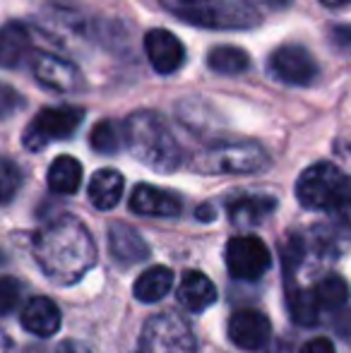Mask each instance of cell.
<instances>
[{
  "mask_svg": "<svg viewBox=\"0 0 351 353\" xmlns=\"http://www.w3.org/2000/svg\"><path fill=\"white\" fill-rule=\"evenodd\" d=\"M130 210L140 216H178L181 197L154 185H137L130 195Z\"/></svg>",
  "mask_w": 351,
  "mask_h": 353,
  "instance_id": "cell-13",
  "label": "cell"
},
{
  "mask_svg": "<svg viewBox=\"0 0 351 353\" xmlns=\"http://www.w3.org/2000/svg\"><path fill=\"white\" fill-rule=\"evenodd\" d=\"M123 185H126V181L116 168H101L94 173L92 183H89V202L97 210H113L123 197Z\"/></svg>",
  "mask_w": 351,
  "mask_h": 353,
  "instance_id": "cell-18",
  "label": "cell"
},
{
  "mask_svg": "<svg viewBox=\"0 0 351 353\" xmlns=\"http://www.w3.org/2000/svg\"><path fill=\"white\" fill-rule=\"evenodd\" d=\"M34 74L43 87L53 89V92H72L80 84V72L70 61H63L51 53H41L34 61Z\"/></svg>",
  "mask_w": 351,
  "mask_h": 353,
  "instance_id": "cell-14",
  "label": "cell"
},
{
  "mask_svg": "<svg viewBox=\"0 0 351 353\" xmlns=\"http://www.w3.org/2000/svg\"><path fill=\"white\" fill-rule=\"evenodd\" d=\"M126 147L152 171L171 173L181 166L183 152L166 121L154 111H137L123 123Z\"/></svg>",
  "mask_w": 351,
  "mask_h": 353,
  "instance_id": "cell-2",
  "label": "cell"
},
{
  "mask_svg": "<svg viewBox=\"0 0 351 353\" xmlns=\"http://www.w3.org/2000/svg\"><path fill=\"white\" fill-rule=\"evenodd\" d=\"M229 339L243 351H260L272 336V325L265 312L253 307H241L229 317Z\"/></svg>",
  "mask_w": 351,
  "mask_h": 353,
  "instance_id": "cell-10",
  "label": "cell"
},
{
  "mask_svg": "<svg viewBox=\"0 0 351 353\" xmlns=\"http://www.w3.org/2000/svg\"><path fill=\"white\" fill-rule=\"evenodd\" d=\"M178 301L190 312H202L217 301V288L210 281V276L197 270L183 272L181 283H178Z\"/></svg>",
  "mask_w": 351,
  "mask_h": 353,
  "instance_id": "cell-16",
  "label": "cell"
},
{
  "mask_svg": "<svg viewBox=\"0 0 351 353\" xmlns=\"http://www.w3.org/2000/svg\"><path fill=\"white\" fill-rule=\"evenodd\" d=\"M56 353H89V349L82 344H77V341H63V344L56 349Z\"/></svg>",
  "mask_w": 351,
  "mask_h": 353,
  "instance_id": "cell-31",
  "label": "cell"
},
{
  "mask_svg": "<svg viewBox=\"0 0 351 353\" xmlns=\"http://www.w3.org/2000/svg\"><path fill=\"white\" fill-rule=\"evenodd\" d=\"M328 8H344V5H351V0H320Z\"/></svg>",
  "mask_w": 351,
  "mask_h": 353,
  "instance_id": "cell-32",
  "label": "cell"
},
{
  "mask_svg": "<svg viewBox=\"0 0 351 353\" xmlns=\"http://www.w3.org/2000/svg\"><path fill=\"white\" fill-rule=\"evenodd\" d=\"M108 250H111L113 260L126 267L150 257V248H147L145 238L132 226L121 223V221L111 223V228H108Z\"/></svg>",
  "mask_w": 351,
  "mask_h": 353,
  "instance_id": "cell-12",
  "label": "cell"
},
{
  "mask_svg": "<svg viewBox=\"0 0 351 353\" xmlns=\"http://www.w3.org/2000/svg\"><path fill=\"white\" fill-rule=\"evenodd\" d=\"M32 53V37L29 29L19 22H10L0 29V65L17 68L19 63L27 61Z\"/></svg>",
  "mask_w": 351,
  "mask_h": 353,
  "instance_id": "cell-17",
  "label": "cell"
},
{
  "mask_svg": "<svg viewBox=\"0 0 351 353\" xmlns=\"http://www.w3.org/2000/svg\"><path fill=\"white\" fill-rule=\"evenodd\" d=\"M313 293H315V298H318V303H320V310H330V312L344 307V305H347V301H349L347 281H344L342 276H337V274L325 276V279L313 288Z\"/></svg>",
  "mask_w": 351,
  "mask_h": 353,
  "instance_id": "cell-23",
  "label": "cell"
},
{
  "mask_svg": "<svg viewBox=\"0 0 351 353\" xmlns=\"http://www.w3.org/2000/svg\"><path fill=\"white\" fill-rule=\"evenodd\" d=\"M0 197H3V185H0Z\"/></svg>",
  "mask_w": 351,
  "mask_h": 353,
  "instance_id": "cell-33",
  "label": "cell"
},
{
  "mask_svg": "<svg viewBox=\"0 0 351 353\" xmlns=\"http://www.w3.org/2000/svg\"><path fill=\"white\" fill-rule=\"evenodd\" d=\"M301 257H303V241H301L299 236L289 238V241L281 245V262H284L286 274H289V272H294L296 267H299Z\"/></svg>",
  "mask_w": 351,
  "mask_h": 353,
  "instance_id": "cell-28",
  "label": "cell"
},
{
  "mask_svg": "<svg viewBox=\"0 0 351 353\" xmlns=\"http://www.w3.org/2000/svg\"><path fill=\"white\" fill-rule=\"evenodd\" d=\"M270 166V154L258 142H224L200 152L192 168L205 176H239L260 173Z\"/></svg>",
  "mask_w": 351,
  "mask_h": 353,
  "instance_id": "cell-4",
  "label": "cell"
},
{
  "mask_svg": "<svg viewBox=\"0 0 351 353\" xmlns=\"http://www.w3.org/2000/svg\"><path fill=\"white\" fill-rule=\"evenodd\" d=\"M301 353H334V346L330 339H325V336H318V339H310L303 344V349Z\"/></svg>",
  "mask_w": 351,
  "mask_h": 353,
  "instance_id": "cell-30",
  "label": "cell"
},
{
  "mask_svg": "<svg viewBox=\"0 0 351 353\" xmlns=\"http://www.w3.org/2000/svg\"><path fill=\"white\" fill-rule=\"evenodd\" d=\"M85 111L72 106H61V108H43L32 118V123L27 125L22 135V142L29 152H41L43 147H48L51 142L68 140L75 135V130L80 128Z\"/></svg>",
  "mask_w": 351,
  "mask_h": 353,
  "instance_id": "cell-5",
  "label": "cell"
},
{
  "mask_svg": "<svg viewBox=\"0 0 351 353\" xmlns=\"http://www.w3.org/2000/svg\"><path fill=\"white\" fill-rule=\"evenodd\" d=\"M140 353H195L190 327L171 312L147 320L140 339Z\"/></svg>",
  "mask_w": 351,
  "mask_h": 353,
  "instance_id": "cell-7",
  "label": "cell"
},
{
  "mask_svg": "<svg viewBox=\"0 0 351 353\" xmlns=\"http://www.w3.org/2000/svg\"><path fill=\"white\" fill-rule=\"evenodd\" d=\"M82 185V163L75 157H58L48 168V188L56 195H72Z\"/></svg>",
  "mask_w": 351,
  "mask_h": 353,
  "instance_id": "cell-20",
  "label": "cell"
},
{
  "mask_svg": "<svg viewBox=\"0 0 351 353\" xmlns=\"http://www.w3.org/2000/svg\"><path fill=\"white\" fill-rule=\"evenodd\" d=\"M145 53L150 58L152 68L159 74H171L181 70L185 61V48L181 39L171 34L169 29H152L145 37Z\"/></svg>",
  "mask_w": 351,
  "mask_h": 353,
  "instance_id": "cell-11",
  "label": "cell"
},
{
  "mask_svg": "<svg viewBox=\"0 0 351 353\" xmlns=\"http://www.w3.org/2000/svg\"><path fill=\"white\" fill-rule=\"evenodd\" d=\"M34 255L48 279L66 286L80 281L97 260L92 236L72 216H63L39 231L34 238Z\"/></svg>",
  "mask_w": 351,
  "mask_h": 353,
  "instance_id": "cell-1",
  "label": "cell"
},
{
  "mask_svg": "<svg viewBox=\"0 0 351 353\" xmlns=\"http://www.w3.org/2000/svg\"><path fill=\"white\" fill-rule=\"evenodd\" d=\"M344 173L334 163L320 161L305 168L296 181V197L305 210H334L339 188L344 183Z\"/></svg>",
  "mask_w": 351,
  "mask_h": 353,
  "instance_id": "cell-6",
  "label": "cell"
},
{
  "mask_svg": "<svg viewBox=\"0 0 351 353\" xmlns=\"http://www.w3.org/2000/svg\"><path fill=\"white\" fill-rule=\"evenodd\" d=\"M19 296H22V286L12 276H0V315H8L17 307Z\"/></svg>",
  "mask_w": 351,
  "mask_h": 353,
  "instance_id": "cell-26",
  "label": "cell"
},
{
  "mask_svg": "<svg viewBox=\"0 0 351 353\" xmlns=\"http://www.w3.org/2000/svg\"><path fill=\"white\" fill-rule=\"evenodd\" d=\"M207 65L219 74H241L250 68V56L239 46H217L207 56Z\"/></svg>",
  "mask_w": 351,
  "mask_h": 353,
  "instance_id": "cell-22",
  "label": "cell"
},
{
  "mask_svg": "<svg viewBox=\"0 0 351 353\" xmlns=\"http://www.w3.org/2000/svg\"><path fill=\"white\" fill-rule=\"evenodd\" d=\"M274 207L277 202L272 197H241L229 205V219L236 226H258L274 212Z\"/></svg>",
  "mask_w": 351,
  "mask_h": 353,
  "instance_id": "cell-21",
  "label": "cell"
},
{
  "mask_svg": "<svg viewBox=\"0 0 351 353\" xmlns=\"http://www.w3.org/2000/svg\"><path fill=\"white\" fill-rule=\"evenodd\" d=\"M89 144L94 152L99 154H116L126 147V132L123 125H118L116 121H101L94 125L92 135H89Z\"/></svg>",
  "mask_w": 351,
  "mask_h": 353,
  "instance_id": "cell-24",
  "label": "cell"
},
{
  "mask_svg": "<svg viewBox=\"0 0 351 353\" xmlns=\"http://www.w3.org/2000/svg\"><path fill=\"white\" fill-rule=\"evenodd\" d=\"M226 267L229 274L241 281H255L270 270L272 255L258 236H236L226 243Z\"/></svg>",
  "mask_w": 351,
  "mask_h": 353,
  "instance_id": "cell-8",
  "label": "cell"
},
{
  "mask_svg": "<svg viewBox=\"0 0 351 353\" xmlns=\"http://www.w3.org/2000/svg\"><path fill=\"white\" fill-rule=\"evenodd\" d=\"M61 310L58 305L46 296H37L22 307V327L34 336L48 339L61 330Z\"/></svg>",
  "mask_w": 351,
  "mask_h": 353,
  "instance_id": "cell-15",
  "label": "cell"
},
{
  "mask_svg": "<svg viewBox=\"0 0 351 353\" xmlns=\"http://www.w3.org/2000/svg\"><path fill=\"white\" fill-rule=\"evenodd\" d=\"M171 14L185 24L202 29H250L260 22V14L241 0H161Z\"/></svg>",
  "mask_w": 351,
  "mask_h": 353,
  "instance_id": "cell-3",
  "label": "cell"
},
{
  "mask_svg": "<svg viewBox=\"0 0 351 353\" xmlns=\"http://www.w3.org/2000/svg\"><path fill=\"white\" fill-rule=\"evenodd\" d=\"M174 286V272L169 267H150L145 270L140 276H137L135 286H132V293H135L137 301L142 303H157L166 296Z\"/></svg>",
  "mask_w": 351,
  "mask_h": 353,
  "instance_id": "cell-19",
  "label": "cell"
},
{
  "mask_svg": "<svg viewBox=\"0 0 351 353\" xmlns=\"http://www.w3.org/2000/svg\"><path fill=\"white\" fill-rule=\"evenodd\" d=\"M334 210L342 216V221L351 228V178H344L342 188H339L337 202H334Z\"/></svg>",
  "mask_w": 351,
  "mask_h": 353,
  "instance_id": "cell-29",
  "label": "cell"
},
{
  "mask_svg": "<svg viewBox=\"0 0 351 353\" xmlns=\"http://www.w3.org/2000/svg\"><path fill=\"white\" fill-rule=\"evenodd\" d=\"M289 310L299 325H318L320 303L313 291L308 288H294L289 293Z\"/></svg>",
  "mask_w": 351,
  "mask_h": 353,
  "instance_id": "cell-25",
  "label": "cell"
},
{
  "mask_svg": "<svg viewBox=\"0 0 351 353\" xmlns=\"http://www.w3.org/2000/svg\"><path fill=\"white\" fill-rule=\"evenodd\" d=\"M270 72L284 84L308 87L318 77V63L303 46L286 43L270 56Z\"/></svg>",
  "mask_w": 351,
  "mask_h": 353,
  "instance_id": "cell-9",
  "label": "cell"
},
{
  "mask_svg": "<svg viewBox=\"0 0 351 353\" xmlns=\"http://www.w3.org/2000/svg\"><path fill=\"white\" fill-rule=\"evenodd\" d=\"M22 106H24L22 94L10 87V84H0V121L10 118L12 113H17Z\"/></svg>",
  "mask_w": 351,
  "mask_h": 353,
  "instance_id": "cell-27",
  "label": "cell"
}]
</instances>
